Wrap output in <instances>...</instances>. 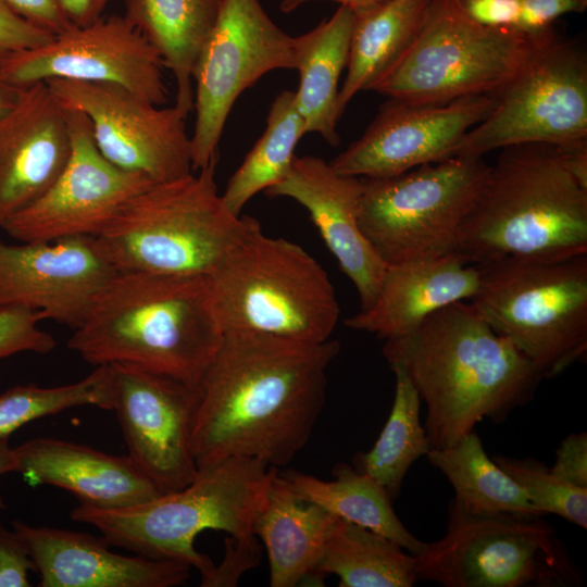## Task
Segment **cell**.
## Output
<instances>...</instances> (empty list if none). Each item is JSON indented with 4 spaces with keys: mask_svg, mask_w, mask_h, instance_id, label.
Returning a JSON list of instances; mask_svg holds the SVG:
<instances>
[{
    "mask_svg": "<svg viewBox=\"0 0 587 587\" xmlns=\"http://www.w3.org/2000/svg\"><path fill=\"white\" fill-rule=\"evenodd\" d=\"M396 376L395 399L388 420L374 446L355 457V469L398 497L411 465L426 455L432 445L420 422L421 398L404 367L388 362Z\"/></svg>",
    "mask_w": 587,
    "mask_h": 587,
    "instance_id": "33",
    "label": "cell"
},
{
    "mask_svg": "<svg viewBox=\"0 0 587 587\" xmlns=\"http://www.w3.org/2000/svg\"><path fill=\"white\" fill-rule=\"evenodd\" d=\"M550 471L558 478L587 488V434L567 435L555 451Z\"/></svg>",
    "mask_w": 587,
    "mask_h": 587,
    "instance_id": "42",
    "label": "cell"
},
{
    "mask_svg": "<svg viewBox=\"0 0 587 587\" xmlns=\"http://www.w3.org/2000/svg\"><path fill=\"white\" fill-rule=\"evenodd\" d=\"M307 134L295 91L283 90L272 102L266 127L229 178L221 195L226 208L241 215L247 202L258 192L283 180L290 173L299 140Z\"/></svg>",
    "mask_w": 587,
    "mask_h": 587,
    "instance_id": "32",
    "label": "cell"
},
{
    "mask_svg": "<svg viewBox=\"0 0 587 587\" xmlns=\"http://www.w3.org/2000/svg\"><path fill=\"white\" fill-rule=\"evenodd\" d=\"M492 460L524 489L540 514L559 515L580 528H587V488L558 478L534 458L496 455Z\"/></svg>",
    "mask_w": 587,
    "mask_h": 587,
    "instance_id": "35",
    "label": "cell"
},
{
    "mask_svg": "<svg viewBox=\"0 0 587 587\" xmlns=\"http://www.w3.org/2000/svg\"><path fill=\"white\" fill-rule=\"evenodd\" d=\"M557 148L569 172L587 188V141Z\"/></svg>",
    "mask_w": 587,
    "mask_h": 587,
    "instance_id": "45",
    "label": "cell"
},
{
    "mask_svg": "<svg viewBox=\"0 0 587 587\" xmlns=\"http://www.w3.org/2000/svg\"><path fill=\"white\" fill-rule=\"evenodd\" d=\"M434 0H387L353 10L347 74L338 92L341 116L360 91L374 88L419 37Z\"/></svg>",
    "mask_w": 587,
    "mask_h": 587,
    "instance_id": "26",
    "label": "cell"
},
{
    "mask_svg": "<svg viewBox=\"0 0 587 587\" xmlns=\"http://www.w3.org/2000/svg\"><path fill=\"white\" fill-rule=\"evenodd\" d=\"M275 469L254 458L232 457L199 469L196 478L177 491L120 509L79 503L71 519L93 526L112 546L185 563L203 578L214 563L196 550V537L213 529L237 540L255 539L253 520Z\"/></svg>",
    "mask_w": 587,
    "mask_h": 587,
    "instance_id": "5",
    "label": "cell"
},
{
    "mask_svg": "<svg viewBox=\"0 0 587 587\" xmlns=\"http://www.w3.org/2000/svg\"><path fill=\"white\" fill-rule=\"evenodd\" d=\"M277 68H295L294 37L273 22L259 0H222L192 74V171L217 157L228 114L240 93Z\"/></svg>",
    "mask_w": 587,
    "mask_h": 587,
    "instance_id": "13",
    "label": "cell"
},
{
    "mask_svg": "<svg viewBox=\"0 0 587 587\" xmlns=\"http://www.w3.org/2000/svg\"><path fill=\"white\" fill-rule=\"evenodd\" d=\"M222 0H124V16L159 52L176 82L175 105L193 110L192 74Z\"/></svg>",
    "mask_w": 587,
    "mask_h": 587,
    "instance_id": "28",
    "label": "cell"
},
{
    "mask_svg": "<svg viewBox=\"0 0 587 587\" xmlns=\"http://www.w3.org/2000/svg\"><path fill=\"white\" fill-rule=\"evenodd\" d=\"M469 300L500 336L555 377L587 353V253L560 260L501 259L475 264Z\"/></svg>",
    "mask_w": 587,
    "mask_h": 587,
    "instance_id": "8",
    "label": "cell"
},
{
    "mask_svg": "<svg viewBox=\"0 0 587 587\" xmlns=\"http://www.w3.org/2000/svg\"><path fill=\"white\" fill-rule=\"evenodd\" d=\"M45 320L41 312L22 307L0 308V359L20 352L47 354L57 342L53 336L39 328Z\"/></svg>",
    "mask_w": 587,
    "mask_h": 587,
    "instance_id": "36",
    "label": "cell"
},
{
    "mask_svg": "<svg viewBox=\"0 0 587 587\" xmlns=\"http://www.w3.org/2000/svg\"><path fill=\"white\" fill-rule=\"evenodd\" d=\"M492 95L490 113L466 133L454 157L484 158L525 143L587 141V52L580 39L557 33L534 43Z\"/></svg>",
    "mask_w": 587,
    "mask_h": 587,
    "instance_id": "11",
    "label": "cell"
},
{
    "mask_svg": "<svg viewBox=\"0 0 587 587\" xmlns=\"http://www.w3.org/2000/svg\"><path fill=\"white\" fill-rule=\"evenodd\" d=\"M116 272L96 237L0 239V308L26 307L75 329Z\"/></svg>",
    "mask_w": 587,
    "mask_h": 587,
    "instance_id": "19",
    "label": "cell"
},
{
    "mask_svg": "<svg viewBox=\"0 0 587 587\" xmlns=\"http://www.w3.org/2000/svg\"><path fill=\"white\" fill-rule=\"evenodd\" d=\"M20 88L11 86L0 78V116L15 103Z\"/></svg>",
    "mask_w": 587,
    "mask_h": 587,
    "instance_id": "47",
    "label": "cell"
},
{
    "mask_svg": "<svg viewBox=\"0 0 587 587\" xmlns=\"http://www.w3.org/2000/svg\"><path fill=\"white\" fill-rule=\"evenodd\" d=\"M489 167L484 158L453 157L390 177L363 178V235L386 265L455 252L459 228Z\"/></svg>",
    "mask_w": 587,
    "mask_h": 587,
    "instance_id": "10",
    "label": "cell"
},
{
    "mask_svg": "<svg viewBox=\"0 0 587 587\" xmlns=\"http://www.w3.org/2000/svg\"><path fill=\"white\" fill-rule=\"evenodd\" d=\"M340 344L227 330L196 388L198 469L232 457L283 466L307 445L322 412Z\"/></svg>",
    "mask_w": 587,
    "mask_h": 587,
    "instance_id": "1",
    "label": "cell"
},
{
    "mask_svg": "<svg viewBox=\"0 0 587 587\" xmlns=\"http://www.w3.org/2000/svg\"><path fill=\"white\" fill-rule=\"evenodd\" d=\"M260 563V549L257 539L237 540L232 536L225 539L222 562L214 564L212 571L201 578L202 587H234L240 576Z\"/></svg>",
    "mask_w": 587,
    "mask_h": 587,
    "instance_id": "38",
    "label": "cell"
},
{
    "mask_svg": "<svg viewBox=\"0 0 587 587\" xmlns=\"http://www.w3.org/2000/svg\"><path fill=\"white\" fill-rule=\"evenodd\" d=\"M383 353L388 362L401 363L424 400V428L435 449L455 445L485 419L504 422L533 400L545 379L469 300L436 311L405 336L386 340Z\"/></svg>",
    "mask_w": 587,
    "mask_h": 587,
    "instance_id": "2",
    "label": "cell"
},
{
    "mask_svg": "<svg viewBox=\"0 0 587 587\" xmlns=\"http://www.w3.org/2000/svg\"><path fill=\"white\" fill-rule=\"evenodd\" d=\"M34 562L17 533L0 520V587H29L28 571Z\"/></svg>",
    "mask_w": 587,
    "mask_h": 587,
    "instance_id": "40",
    "label": "cell"
},
{
    "mask_svg": "<svg viewBox=\"0 0 587 587\" xmlns=\"http://www.w3.org/2000/svg\"><path fill=\"white\" fill-rule=\"evenodd\" d=\"M63 109L72 143L66 165L48 190L1 228L21 242L97 237L133 196L154 184L108 161L92 139L88 117Z\"/></svg>",
    "mask_w": 587,
    "mask_h": 587,
    "instance_id": "16",
    "label": "cell"
},
{
    "mask_svg": "<svg viewBox=\"0 0 587 587\" xmlns=\"http://www.w3.org/2000/svg\"><path fill=\"white\" fill-rule=\"evenodd\" d=\"M536 42L475 24L454 0H434L413 46L373 91L428 104L491 93Z\"/></svg>",
    "mask_w": 587,
    "mask_h": 587,
    "instance_id": "12",
    "label": "cell"
},
{
    "mask_svg": "<svg viewBox=\"0 0 587 587\" xmlns=\"http://www.w3.org/2000/svg\"><path fill=\"white\" fill-rule=\"evenodd\" d=\"M479 274L458 252L389 264L373 304L345 320V325L385 340L414 332L429 315L478 288Z\"/></svg>",
    "mask_w": 587,
    "mask_h": 587,
    "instance_id": "24",
    "label": "cell"
},
{
    "mask_svg": "<svg viewBox=\"0 0 587 587\" xmlns=\"http://www.w3.org/2000/svg\"><path fill=\"white\" fill-rule=\"evenodd\" d=\"M353 10L339 5L336 12L308 33L294 37L295 70L299 86L296 104L304 118L307 133H317L332 146L340 143L338 83L347 67Z\"/></svg>",
    "mask_w": 587,
    "mask_h": 587,
    "instance_id": "27",
    "label": "cell"
},
{
    "mask_svg": "<svg viewBox=\"0 0 587 587\" xmlns=\"http://www.w3.org/2000/svg\"><path fill=\"white\" fill-rule=\"evenodd\" d=\"M13 449L15 472L30 486L68 490L83 504L120 509L162 495L128 455L50 437L34 438Z\"/></svg>",
    "mask_w": 587,
    "mask_h": 587,
    "instance_id": "23",
    "label": "cell"
},
{
    "mask_svg": "<svg viewBox=\"0 0 587 587\" xmlns=\"http://www.w3.org/2000/svg\"><path fill=\"white\" fill-rule=\"evenodd\" d=\"M159 52L123 15L102 16L0 63V78L21 88L59 78L122 86L155 105L167 101Z\"/></svg>",
    "mask_w": 587,
    "mask_h": 587,
    "instance_id": "15",
    "label": "cell"
},
{
    "mask_svg": "<svg viewBox=\"0 0 587 587\" xmlns=\"http://www.w3.org/2000/svg\"><path fill=\"white\" fill-rule=\"evenodd\" d=\"M336 516L301 501L275 469L252 532L265 546L272 587H294L316 569Z\"/></svg>",
    "mask_w": 587,
    "mask_h": 587,
    "instance_id": "25",
    "label": "cell"
},
{
    "mask_svg": "<svg viewBox=\"0 0 587 587\" xmlns=\"http://www.w3.org/2000/svg\"><path fill=\"white\" fill-rule=\"evenodd\" d=\"M224 332L248 330L302 342L330 339L340 307L322 265L302 247L257 228L209 275Z\"/></svg>",
    "mask_w": 587,
    "mask_h": 587,
    "instance_id": "7",
    "label": "cell"
},
{
    "mask_svg": "<svg viewBox=\"0 0 587 587\" xmlns=\"http://www.w3.org/2000/svg\"><path fill=\"white\" fill-rule=\"evenodd\" d=\"M295 495L333 515L374 530L419 555L425 544L412 535L397 516L388 491L367 474L347 463L333 470V480L299 472L283 474Z\"/></svg>",
    "mask_w": 587,
    "mask_h": 587,
    "instance_id": "29",
    "label": "cell"
},
{
    "mask_svg": "<svg viewBox=\"0 0 587 587\" xmlns=\"http://www.w3.org/2000/svg\"><path fill=\"white\" fill-rule=\"evenodd\" d=\"M454 1L462 13L475 24L494 30L516 34L521 0Z\"/></svg>",
    "mask_w": 587,
    "mask_h": 587,
    "instance_id": "41",
    "label": "cell"
},
{
    "mask_svg": "<svg viewBox=\"0 0 587 587\" xmlns=\"http://www.w3.org/2000/svg\"><path fill=\"white\" fill-rule=\"evenodd\" d=\"M217 157L133 196L96 237L117 272L211 275L260 223L235 215L215 183Z\"/></svg>",
    "mask_w": 587,
    "mask_h": 587,
    "instance_id": "6",
    "label": "cell"
},
{
    "mask_svg": "<svg viewBox=\"0 0 587 587\" xmlns=\"http://www.w3.org/2000/svg\"><path fill=\"white\" fill-rule=\"evenodd\" d=\"M53 35L25 21L0 0V63L11 55L40 47Z\"/></svg>",
    "mask_w": 587,
    "mask_h": 587,
    "instance_id": "39",
    "label": "cell"
},
{
    "mask_svg": "<svg viewBox=\"0 0 587 587\" xmlns=\"http://www.w3.org/2000/svg\"><path fill=\"white\" fill-rule=\"evenodd\" d=\"M16 471V459L14 449L10 448L8 445V439L0 440V475L15 472Z\"/></svg>",
    "mask_w": 587,
    "mask_h": 587,
    "instance_id": "48",
    "label": "cell"
},
{
    "mask_svg": "<svg viewBox=\"0 0 587 587\" xmlns=\"http://www.w3.org/2000/svg\"><path fill=\"white\" fill-rule=\"evenodd\" d=\"M426 458L453 487V499L470 512L542 515L524 489L487 455L474 430L453 446L432 448Z\"/></svg>",
    "mask_w": 587,
    "mask_h": 587,
    "instance_id": "31",
    "label": "cell"
},
{
    "mask_svg": "<svg viewBox=\"0 0 587 587\" xmlns=\"http://www.w3.org/2000/svg\"><path fill=\"white\" fill-rule=\"evenodd\" d=\"M46 84L63 107L88 117L98 150L114 165L154 183L193 172L188 114L175 104L162 108L109 83L53 78Z\"/></svg>",
    "mask_w": 587,
    "mask_h": 587,
    "instance_id": "14",
    "label": "cell"
},
{
    "mask_svg": "<svg viewBox=\"0 0 587 587\" xmlns=\"http://www.w3.org/2000/svg\"><path fill=\"white\" fill-rule=\"evenodd\" d=\"M71 149L64 109L46 82L21 87L0 116V229L48 190Z\"/></svg>",
    "mask_w": 587,
    "mask_h": 587,
    "instance_id": "21",
    "label": "cell"
},
{
    "mask_svg": "<svg viewBox=\"0 0 587 587\" xmlns=\"http://www.w3.org/2000/svg\"><path fill=\"white\" fill-rule=\"evenodd\" d=\"M587 0H521L516 34L540 41L557 34L554 24L570 13H583Z\"/></svg>",
    "mask_w": 587,
    "mask_h": 587,
    "instance_id": "37",
    "label": "cell"
},
{
    "mask_svg": "<svg viewBox=\"0 0 587 587\" xmlns=\"http://www.w3.org/2000/svg\"><path fill=\"white\" fill-rule=\"evenodd\" d=\"M111 366L127 455L162 495L188 486L199 472L191 439L196 388L134 365Z\"/></svg>",
    "mask_w": 587,
    "mask_h": 587,
    "instance_id": "17",
    "label": "cell"
},
{
    "mask_svg": "<svg viewBox=\"0 0 587 587\" xmlns=\"http://www.w3.org/2000/svg\"><path fill=\"white\" fill-rule=\"evenodd\" d=\"M455 252L471 264L587 253V188L554 146L503 148L459 228Z\"/></svg>",
    "mask_w": 587,
    "mask_h": 587,
    "instance_id": "4",
    "label": "cell"
},
{
    "mask_svg": "<svg viewBox=\"0 0 587 587\" xmlns=\"http://www.w3.org/2000/svg\"><path fill=\"white\" fill-rule=\"evenodd\" d=\"M319 0H282L279 9L283 13H289L297 10L299 7ZM339 3V5H346L353 10L377 4L387 0H328Z\"/></svg>",
    "mask_w": 587,
    "mask_h": 587,
    "instance_id": "46",
    "label": "cell"
},
{
    "mask_svg": "<svg viewBox=\"0 0 587 587\" xmlns=\"http://www.w3.org/2000/svg\"><path fill=\"white\" fill-rule=\"evenodd\" d=\"M113 0H59L61 11L72 26H87L103 16Z\"/></svg>",
    "mask_w": 587,
    "mask_h": 587,
    "instance_id": "44",
    "label": "cell"
},
{
    "mask_svg": "<svg viewBox=\"0 0 587 587\" xmlns=\"http://www.w3.org/2000/svg\"><path fill=\"white\" fill-rule=\"evenodd\" d=\"M416 558L419 580L444 587H570L584 578L542 515L480 514L452 499L442 538Z\"/></svg>",
    "mask_w": 587,
    "mask_h": 587,
    "instance_id": "9",
    "label": "cell"
},
{
    "mask_svg": "<svg viewBox=\"0 0 587 587\" xmlns=\"http://www.w3.org/2000/svg\"><path fill=\"white\" fill-rule=\"evenodd\" d=\"M416 558L394 540L336 516L311 577L336 575L340 587H411Z\"/></svg>",
    "mask_w": 587,
    "mask_h": 587,
    "instance_id": "30",
    "label": "cell"
},
{
    "mask_svg": "<svg viewBox=\"0 0 587 587\" xmlns=\"http://www.w3.org/2000/svg\"><path fill=\"white\" fill-rule=\"evenodd\" d=\"M11 526L39 573V587H173L189 577L185 563L118 554L103 537L18 520Z\"/></svg>",
    "mask_w": 587,
    "mask_h": 587,
    "instance_id": "22",
    "label": "cell"
},
{
    "mask_svg": "<svg viewBox=\"0 0 587 587\" xmlns=\"http://www.w3.org/2000/svg\"><path fill=\"white\" fill-rule=\"evenodd\" d=\"M209 275L116 272L68 348L85 362L127 364L200 384L223 339Z\"/></svg>",
    "mask_w": 587,
    "mask_h": 587,
    "instance_id": "3",
    "label": "cell"
},
{
    "mask_svg": "<svg viewBox=\"0 0 587 587\" xmlns=\"http://www.w3.org/2000/svg\"><path fill=\"white\" fill-rule=\"evenodd\" d=\"M115 375L111 365H99L83 379L55 386L17 385L0 395V440L27 423L62 411L93 405L112 410Z\"/></svg>",
    "mask_w": 587,
    "mask_h": 587,
    "instance_id": "34",
    "label": "cell"
},
{
    "mask_svg": "<svg viewBox=\"0 0 587 587\" xmlns=\"http://www.w3.org/2000/svg\"><path fill=\"white\" fill-rule=\"evenodd\" d=\"M362 191L363 178L340 174L322 158L296 155L287 177L264 192L294 199L308 210L365 310L376 299L387 265L360 228Z\"/></svg>",
    "mask_w": 587,
    "mask_h": 587,
    "instance_id": "20",
    "label": "cell"
},
{
    "mask_svg": "<svg viewBox=\"0 0 587 587\" xmlns=\"http://www.w3.org/2000/svg\"><path fill=\"white\" fill-rule=\"evenodd\" d=\"M5 2L25 21L53 36L72 27L61 11L59 0H5Z\"/></svg>",
    "mask_w": 587,
    "mask_h": 587,
    "instance_id": "43",
    "label": "cell"
},
{
    "mask_svg": "<svg viewBox=\"0 0 587 587\" xmlns=\"http://www.w3.org/2000/svg\"><path fill=\"white\" fill-rule=\"evenodd\" d=\"M494 104L492 92L440 104L389 98L364 134L329 163L344 175L383 178L453 158Z\"/></svg>",
    "mask_w": 587,
    "mask_h": 587,
    "instance_id": "18",
    "label": "cell"
}]
</instances>
